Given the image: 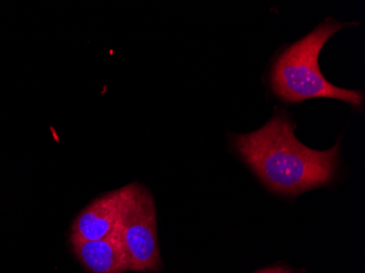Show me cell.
<instances>
[{"mask_svg": "<svg viewBox=\"0 0 365 273\" xmlns=\"http://www.w3.org/2000/svg\"><path fill=\"white\" fill-rule=\"evenodd\" d=\"M256 273H293L290 269L284 268V267L276 266L270 267V268L262 269Z\"/></svg>", "mask_w": 365, "mask_h": 273, "instance_id": "8992f818", "label": "cell"}, {"mask_svg": "<svg viewBox=\"0 0 365 273\" xmlns=\"http://www.w3.org/2000/svg\"><path fill=\"white\" fill-rule=\"evenodd\" d=\"M295 125L279 110L253 133L235 135L232 143L243 161L272 192L294 197L328 184L335 177L339 145L325 151L297 140Z\"/></svg>", "mask_w": 365, "mask_h": 273, "instance_id": "6da1fadb", "label": "cell"}, {"mask_svg": "<svg viewBox=\"0 0 365 273\" xmlns=\"http://www.w3.org/2000/svg\"><path fill=\"white\" fill-rule=\"evenodd\" d=\"M73 254L91 273H124L128 259L118 229L98 241L71 243Z\"/></svg>", "mask_w": 365, "mask_h": 273, "instance_id": "5b68a950", "label": "cell"}, {"mask_svg": "<svg viewBox=\"0 0 365 273\" xmlns=\"http://www.w3.org/2000/svg\"><path fill=\"white\" fill-rule=\"evenodd\" d=\"M124 187L94 199L78 215L71 227V243L98 241L118 229Z\"/></svg>", "mask_w": 365, "mask_h": 273, "instance_id": "277c9868", "label": "cell"}, {"mask_svg": "<svg viewBox=\"0 0 365 273\" xmlns=\"http://www.w3.org/2000/svg\"><path fill=\"white\" fill-rule=\"evenodd\" d=\"M354 24L356 22L326 20L284 49L274 61L270 73L274 93L289 103L327 98L360 106L363 103L362 92L336 87L324 77L319 65V54L327 41L336 33Z\"/></svg>", "mask_w": 365, "mask_h": 273, "instance_id": "7a4b0ae2", "label": "cell"}, {"mask_svg": "<svg viewBox=\"0 0 365 273\" xmlns=\"http://www.w3.org/2000/svg\"><path fill=\"white\" fill-rule=\"evenodd\" d=\"M118 231L126 252L129 270L155 272L161 268L155 200L143 185L124 186Z\"/></svg>", "mask_w": 365, "mask_h": 273, "instance_id": "3957f363", "label": "cell"}]
</instances>
